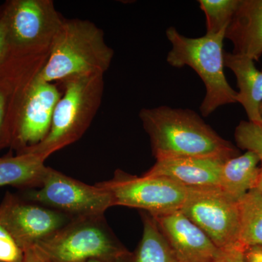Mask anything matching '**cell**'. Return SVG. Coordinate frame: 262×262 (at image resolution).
Segmentation results:
<instances>
[{
	"mask_svg": "<svg viewBox=\"0 0 262 262\" xmlns=\"http://www.w3.org/2000/svg\"><path fill=\"white\" fill-rule=\"evenodd\" d=\"M157 160L208 158L227 160L238 156L232 143L217 134L194 111L159 106L139 113Z\"/></svg>",
	"mask_w": 262,
	"mask_h": 262,
	"instance_id": "6da1fadb",
	"label": "cell"
},
{
	"mask_svg": "<svg viewBox=\"0 0 262 262\" xmlns=\"http://www.w3.org/2000/svg\"><path fill=\"white\" fill-rule=\"evenodd\" d=\"M113 56L104 33L96 24L89 20L64 19L38 77L53 83L76 76L104 75Z\"/></svg>",
	"mask_w": 262,
	"mask_h": 262,
	"instance_id": "7a4b0ae2",
	"label": "cell"
},
{
	"mask_svg": "<svg viewBox=\"0 0 262 262\" xmlns=\"http://www.w3.org/2000/svg\"><path fill=\"white\" fill-rule=\"evenodd\" d=\"M103 76L89 74L60 82L64 91L55 108L49 133L40 143L20 154L35 155L46 161L53 153L80 139L101 106Z\"/></svg>",
	"mask_w": 262,
	"mask_h": 262,
	"instance_id": "3957f363",
	"label": "cell"
},
{
	"mask_svg": "<svg viewBox=\"0 0 262 262\" xmlns=\"http://www.w3.org/2000/svg\"><path fill=\"white\" fill-rule=\"evenodd\" d=\"M225 32L224 30L216 34L190 38L182 35L173 27L166 31L172 45L167 56L169 64L175 68L191 67L206 86V96L200 108L205 117L221 106L237 103V92L229 85L224 72Z\"/></svg>",
	"mask_w": 262,
	"mask_h": 262,
	"instance_id": "277c9868",
	"label": "cell"
},
{
	"mask_svg": "<svg viewBox=\"0 0 262 262\" xmlns=\"http://www.w3.org/2000/svg\"><path fill=\"white\" fill-rule=\"evenodd\" d=\"M34 248L46 262L112 261L129 252L108 227L104 214L73 218Z\"/></svg>",
	"mask_w": 262,
	"mask_h": 262,
	"instance_id": "5b68a950",
	"label": "cell"
},
{
	"mask_svg": "<svg viewBox=\"0 0 262 262\" xmlns=\"http://www.w3.org/2000/svg\"><path fill=\"white\" fill-rule=\"evenodd\" d=\"M10 54L48 56L65 18L52 0H9L0 7Z\"/></svg>",
	"mask_w": 262,
	"mask_h": 262,
	"instance_id": "8992f818",
	"label": "cell"
},
{
	"mask_svg": "<svg viewBox=\"0 0 262 262\" xmlns=\"http://www.w3.org/2000/svg\"><path fill=\"white\" fill-rule=\"evenodd\" d=\"M98 184L113 196L114 206L138 208L152 216L180 211L187 192V187L166 177H139L121 170Z\"/></svg>",
	"mask_w": 262,
	"mask_h": 262,
	"instance_id": "52a82bcc",
	"label": "cell"
},
{
	"mask_svg": "<svg viewBox=\"0 0 262 262\" xmlns=\"http://www.w3.org/2000/svg\"><path fill=\"white\" fill-rule=\"evenodd\" d=\"M27 200L72 218L104 214L114 206L113 196L98 184L89 185L46 166L39 187L29 189Z\"/></svg>",
	"mask_w": 262,
	"mask_h": 262,
	"instance_id": "ba28073f",
	"label": "cell"
},
{
	"mask_svg": "<svg viewBox=\"0 0 262 262\" xmlns=\"http://www.w3.org/2000/svg\"><path fill=\"white\" fill-rule=\"evenodd\" d=\"M180 211L220 249L241 246L238 202L220 187H187Z\"/></svg>",
	"mask_w": 262,
	"mask_h": 262,
	"instance_id": "9c48e42d",
	"label": "cell"
},
{
	"mask_svg": "<svg viewBox=\"0 0 262 262\" xmlns=\"http://www.w3.org/2000/svg\"><path fill=\"white\" fill-rule=\"evenodd\" d=\"M72 219L9 192L0 204V222L24 251L51 237Z\"/></svg>",
	"mask_w": 262,
	"mask_h": 262,
	"instance_id": "30bf717a",
	"label": "cell"
},
{
	"mask_svg": "<svg viewBox=\"0 0 262 262\" xmlns=\"http://www.w3.org/2000/svg\"><path fill=\"white\" fill-rule=\"evenodd\" d=\"M61 96L53 82L42 80L38 75L32 80L22 98L15 122L10 148L16 154L37 145L46 137Z\"/></svg>",
	"mask_w": 262,
	"mask_h": 262,
	"instance_id": "8fae6325",
	"label": "cell"
},
{
	"mask_svg": "<svg viewBox=\"0 0 262 262\" xmlns=\"http://www.w3.org/2000/svg\"><path fill=\"white\" fill-rule=\"evenodd\" d=\"M48 56L9 54L0 67V151L11 146L22 98Z\"/></svg>",
	"mask_w": 262,
	"mask_h": 262,
	"instance_id": "7c38bea8",
	"label": "cell"
},
{
	"mask_svg": "<svg viewBox=\"0 0 262 262\" xmlns=\"http://www.w3.org/2000/svg\"><path fill=\"white\" fill-rule=\"evenodd\" d=\"M152 217L179 262L215 261L220 248L182 211Z\"/></svg>",
	"mask_w": 262,
	"mask_h": 262,
	"instance_id": "4fadbf2b",
	"label": "cell"
},
{
	"mask_svg": "<svg viewBox=\"0 0 262 262\" xmlns=\"http://www.w3.org/2000/svg\"><path fill=\"white\" fill-rule=\"evenodd\" d=\"M224 162L208 158H168L157 160L144 175L166 177L187 187H219Z\"/></svg>",
	"mask_w": 262,
	"mask_h": 262,
	"instance_id": "5bb4252c",
	"label": "cell"
},
{
	"mask_svg": "<svg viewBox=\"0 0 262 262\" xmlns=\"http://www.w3.org/2000/svg\"><path fill=\"white\" fill-rule=\"evenodd\" d=\"M234 54L258 61L262 56V0H241L225 32Z\"/></svg>",
	"mask_w": 262,
	"mask_h": 262,
	"instance_id": "9a60e30c",
	"label": "cell"
},
{
	"mask_svg": "<svg viewBox=\"0 0 262 262\" xmlns=\"http://www.w3.org/2000/svg\"><path fill=\"white\" fill-rule=\"evenodd\" d=\"M225 66L233 72L237 78V102L244 106L248 121L262 125L260 108L262 104V70L255 67L248 57L225 53Z\"/></svg>",
	"mask_w": 262,
	"mask_h": 262,
	"instance_id": "2e32d148",
	"label": "cell"
},
{
	"mask_svg": "<svg viewBox=\"0 0 262 262\" xmlns=\"http://www.w3.org/2000/svg\"><path fill=\"white\" fill-rule=\"evenodd\" d=\"M259 159L254 153L245 154L226 160L221 170L219 187L227 195L238 202L256 187L261 173Z\"/></svg>",
	"mask_w": 262,
	"mask_h": 262,
	"instance_id": "e0dca14e",
	"label": "cell"
},
{
	"mask_svg": "<svg viewBox=\"0 0 262 262\" xmlns=\"http://www.w3.org/2000/svg\"><path fill=\"white\" fill-rule=\"evenodd\" d=\"M45 160L24 153L0 158V187L13 186L32 189L39 187L46 170Z\"/></svg>",
	"mask_w": 262,
	"mask_h": 262,
	"instance_id": "ac0fdd59",
	"label": "cell"
},
{
	"mask_svg": "<svg viewBox=\"0 0 262 262\" xmlns=\"http://www.w3.org/2000/svg\"><path fill=\"white\" fill-rule=\"evenodd\" d=\"M141 217L144 229L134 262H179L155 219L144 211Z\"/></svg>",
	"mask_w": 262,
	"mask_h": 262,
	"instance_id": "d6986e66",
	"label": "cell"
},
{
	"mask_svg": "<svg viewBox=\"0 0 262 262\" xmlns=\"http://www.w3.org/2000/svg\"><path fill=\"white\" fill-rule=\"evenodd\" d=\"M239 244L262 246V193L253 189L238 201Z\"/></svg>",
	"mask_w": 262,
	"mask_h": 262,
	"instance_id": "ffe728a7",
	"label": "cell"
},
{
	"mask_svg": "<svg viewBox=\"0 0 262 262\" xmlns=\"http://www.w3.org/2000/svg\"><path fill=\"white\" fill-rule=\"evenodd\" d=\"M241 0H200L206 17L207 33L216 34L227 30Z\"/></svg>",
	"mask_w": 262,
	"mask_h": 262,
	"instance_id": "44dd1931",
	"label": "cell"
},
{
	"mask_svg": "<svg viewBox=\"0 0 262 262\" xmlns=\"http://www.w3.org/2000/svg\"><path fill=\"white\" fill-rule=\"evenodd\" d=\"M234 138L239 148L251 151L258 157L262 170V125L241 121L236 127Z\"/></svg>",
	"mask_w": 262,
	"mask_h": 262,
	"instance_id": "7402d4cb",
	"label": "cell"
},
{
	"mask_svg": "<svg viewBox=\"0 0 262 262\" xmlns=\"http://www.w3.org/2000/svg\"><path fill=\"white\" fill-rule=\"evenodd\" d=\"M24 251L0 222V262H22Z\"/></svg>",
	"mask_w": 262,
	"mask_h": 262,
	"instance_id": "603a6c76",
	"label": "cell"
},
{
	"mask_svg": "<svg viewBox=\"0 0 262 262\" xmlns=\"http://www.w3.org/2000/svg\"><path fill=\"white\" fill-rule=\"evenodd\" d=\"M244 249L241 246L220 249L214 262H245Z\"/></svg>",
	"mask_w": 262,
	"mask_h": 262,
	"instance_id": "cb8c5ba5",
	"label": "cell"
},
{
	"mask_svg": "<svg viewBox=\"0 0 262 262\" xmlns=\"http://www.w3.org/2000/svg\"><path fill=\"white\" fill-rule=\"evenodd\" d=\"M4 18L0 13V67L9 56Z\"/></svg>",
	"mask_w": 262,
	"mask_h": 262,
	"instance_id": "d4e9b609",
	"label": "cell"
},
{
	"mask_svg": "<svg viewBox=\"0 0 262 262\" xmlns=\"http://www.w3.org/2000/svg\"><path fill=\"white\" fill-rule=\"evenodd\" d=\"M245 262H262V246H251L244 249Z\"/></svg>",
	"mask_w": 262,
	"mask_h": 262,
	"instance_id": "484cf974",
	"label": "cell"
},
{
	"mask_svg": "<svg viewBox=\"0 0 262 262\" xmlns=\"http://www.w3.org/2000/svg\"><path fill=\"white\" fill-rule=\"evenodd\" d=\"M24 253L23 261L22 262H46L34 247L25 250Z\"/></svg>",
	"mask_w": 262,
	"mask_h": 262,
	"instance_id": "4316f807",
	"label": "cell"
},
{
	"mask_svg": "<svg viewBox=\"0 0 262 262\" xmlns=\"http://www.w3.org/2000/svg\"><path fill=\"white\" fill-rule=\"evenodd\" d=\"M84 262H134V253H127L126 254L121 256V257L117 258V259L107 261V260L98 259V258H94V259L88 260Z\"/></svg>",
	"mask_w": 262,
	"mask_h": 262,
	"instance_id": "83f0119b",
	"label": "cell"
},
{
	"mask_svg": "<svg viewBox=\"0 0 262 262\" xmlns=\"http://www.w3.org/2000/svg\"><path fill=\"white\" fill-rule=\"evenodd\" d=\"M255 189H257V190L262 193V170H261V173H260L259 177H258Z\"/></svg>",
	"mask_w": 262,
	"mask_h": 262,
	"instance_id": "f1b7e54d",
	"label": "cell"
},
{
	"mask_svg": "<svg viewBox=\"0 0 262 262\" xmlns=\"http://www.w3.org/2000/svg\"><path fill=\"white\" fill-rule=\"evenodd\" d=\"M260 115H261V118L262 120V104L261 106V108H260Z\"/></svg>",
	"mask_w": 262,
	"mask_h": 262,
	"instance_id": "f546056e",
	"label": "cell"
}]
</instances>
